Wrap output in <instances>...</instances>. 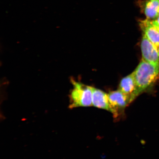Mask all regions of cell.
Returning <instances> with one entry per match:
<instances>
[{
	"label": "cell",
	"mask_w": 159,
	"mask_h": 159,
	"mask_svg": "<svg viewBox=\"0 0 159 159\" xmlns=\"http://www.w3.org/2000/svg\"><path fill=\"white\" fill-rule=\"evenodd\" d=\"M133 72L139 95L159 80V67L142 59Z\"/></svg>",
	"instance_id": "1"
},
{
	"label": "cell",
	"mask_w": 159,
	"mask_h": 159,
	"mask_svg": "<svg viewBox=\"0 0 159 159\" xmlns=\"http://www.w3.org/2000/svg\"><path fill=\"white\" fill-rule=\"evenodd\" d=\"M70 81L73 89L69 95V108L93 106L92 87L75 81L72 78L71 79Z\"/></svg>",
	"instance_id": "2"
},
{
	"label": "cell",
	"mask_w": 159,
	"mask_h": 159,
	"mask_svg": "<svg viewBox=\"0 0 159 159\" xmlns=\"http://www.w3.org/2000/svg\"><path fill=\"white\" fill-rule=\"evenodd\" d=\"M108 95L110 112L115 118L124 112L125 108L133 101L130 96L119 89L109 93Z\"/></svg>",
	"instance_id": "3"
},
{
	"label": "cell",
	"mask_w": 159,
	"mask_h": 159,
	"mask_svg": "<svg viewBox=\"0 0 159 159\" xmlns=\"http://www.w3.org/2000/svg\"><path fill=\"white\" fill-rule=\"evenodd\" d=\"M142 59L159 67V54L157 49L143 34L141 44Z\"/></svg>",
	"instance_id": "4"
},
{
	"label": "cell",
	"mask_w": 159,
	"mask_h": 159,
	"mask_svg": "<svg viewBox=\"0 0 159 159\" xmlns=\"http://www.w3.org/2000/svg\"><path fill=\"white\" fill-rule=\"evenodd\" d=\"M137 4L146 19L153 21L158 16L159 0H139Z\"/></svg>",
	"instance_id": "5"
},
{
	"label": "cell",
	"mask_w": 159,
	"mask_h": 159,
	"mask_svg": "<svg viewBox=\"0 0 159 159\" xmlns=\"http://www.w3.org/2000/svg\"><path fill=\"white\" fill-rule=\"evenodd\" d=\"M139 26L144 34L157 48L159 49V30L148 19L139 21Z\"/></svg>",
	"instance_id": "6"
},
{
	"label": "cell",
	"mask_w": 159,
	"mask_h": 159,
	"mask_svg": "<svg viewBox=\"0 0 159 159\" xmlns=\"http://www.w3.org/2000/svg\"><path fill=\"white\" fill-rule=\"evenodd\" d=\"M119 89L130 96L132 101L138 96L134 72L121 80Z\"/></svg>",
	"instance_id": "7"
},
{
	"label": "cell",
	"mask_w": 159,
	"mask_h": 159,
	"mask_svg": "<svg viewBox=\"0 0 159 159\" xmlns=\"http://www.w3.org/2000/svg\"><path fill=\"white\" fill-rule=\"evenodd\" d=\"M92 89L93 106L110 112L108 94L94 87H92Z\"/></svg>",
	"instance_id": "8"
},
{
	"label": "cell",
	"mask_w": 159,
	"mask_h": 159,
	"mask_svg": "<svg viewBox=\"0 0 159 159\" xmlns=\"http://www.w3.org/2000/svg\"><path fill=\"white\" fill-rule=\"evenodd\" d=\"M153 24L157 27L159 28V15L158 16L155 20L152 21Z\"/></svg>",
	"instance_id": "9"
},
{
	"label": "cell",
	"mask_w": 159,
	"mask_h": 159,
	"mask_svg": "<svg viewBox=\"0 0 159 159\" xmlns=\"http://www.w3.org/2000/svg\"><path fill=\"white\" fill-rule=\"evenodd\" d=\"M157 28L158 29V30H159V28H158V27H157Z\"/></svg>",
	"instance_id": "10"
},
{
	"label": "cell",
	"mask_w": 159,
	"mask_h": 159,
	"mask_svg": "<svg viewBox=\"0 0 159 159\" xmlns=\"http://www.w3.org/2000/svg\"><path fill=\"white\" fill-rule=\"evenodd\" d=\"M158 52H159V49Z\"/></svg>",
	"instance_id": "11"
},
{
	"label": "cell",
	"mask_w": 159,
	"mask_h": 159,
	"mask_svg": "<svg viewBox=\"0 0 159 159\" xmlns=\"http://www.w3.org/2000/svg\"></svg>",
	"instance_id": "12"
}]
</instances>
